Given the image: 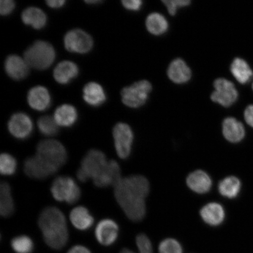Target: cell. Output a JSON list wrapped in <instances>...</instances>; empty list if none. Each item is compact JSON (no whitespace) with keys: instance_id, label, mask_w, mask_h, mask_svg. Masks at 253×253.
Listing matches in <instances>:
<instances>
[{"instance_id":"18","label":"cell","mask_w":253,"mask_h":253,"mask_svg":"<svg viewBox=\"0 0 253 253\" xmlns=\"http://www.w3.org/2000/svg\"><path fill=\"white\" fill-rule=\"evenodd\" d=\"M168 76L174 83H186L192 77L191 69L181 58H176L170 63L167 71Z\"/></svg>"},{"instance_id":"15","label":"cell","mask_w":253,"mask_h":253,"mask_svg":"<svg viewBox=\"0 0 253 253\" xmlns=\"http://www.w3.org/2000/svg\"><path fill=\"white\" fill-rule=\"evenodd\" d=\"M186 184L193 192L199 194H205L211 191L212 181L211 176L204 170H197L188 176Z\"/></svg>"},{"instance_id":"24","label":"cell","mask_w":253,"mask_h":253,"mask_svg":"<svg viewBox=\"0 0 253 253\" xmlns=\"http://www.w3.org/2000/svg\"><path fill=\"white\" fill-rule=\"evenodd\" d=\"M53 118L58 126L70 127L77 121V111L70 104H63L56 109Z\"/></svg>"},{"instance_id":"36","label":"cell","mask_w":253,"mask_h":253,"mask_svg":"<svg viewBox=\"0 0 253 253\" xmlns=\"http://www.w3.org/2000/svg\"><path fill=\"white\" fill-rule=\"evenodd\" d=\"M15 8V2L12 0H1L0 1V13L7 15L11 13Z\"/></svg>"},{"instance_id":"26","label":"cell","mask_w":253,"mask_h":253,"mask_svg":"<svg viewBox=\"0 0 253 253\" xmlns=\"http://www.w3.org/2000/svg\"><path fill=\"white\" fill-rule=\"evenodd\" d=\"M22 20L25 24L31 25L35 29L40 30L45 27L47 17L40 8L31 7L25 9L21 15Z\"/></svg>"},{"instance_id":"38","label":"cell","mask_w":253,"mask_h":253,"mask_svg":"<svg viewBox=\"0 0 253 253\" xmlns=\"http://www.w3.org/2000/svg\"><path fill=\"white\" fill-rule=\"evenodd\" d=\"M244 116L246 123L253 127V104H250L246 107Z\"/></svg>"},{"instance_id":"2","label":"cell","mask_w":253,"mask_h":253,"mask_svg":"<svg viewBox=\"0 0 253 253\" xmlns=\"http://www.w3.org/2000/svg\"><path fill=\"white\" fill-rule=\"evenodd\" d=\"M39 226L44 241L49 248L62 249L67 244L69 232L64 214L55 207H46L39 217Z\"/></svg>"},{"instance_id":"33","label":"cell","mask_w":253,"mask_h":253,"mask_svg":"<svg viewBox=\"0 0 253 253\" xmlns=\"http://www.w3.org/2000/svg\"><path fill=\"white\" fill-rule=\"evenodd\" d=\"M159 253H183V248L178 240L168 238L163 240L158 246Z\"/></svg>"},{"instance_id":"39","label":"cell","mask_w":253,"mask_h":253,"mask_svg":"<svg viewBox=\"0 0 253 253\" xmlns=\"http://www.w3.org/2000/svg\"><path fill=\"white\" fill-rule=\"evenodd\" d=\"M68 253H91L89 249L82 245H76L69 250Z\"/></svg>"},{"instance_id":"11","label":"cell","mask_w":253,"mask_h":253,"mask_svg":"<svg viewBox=\"0 0 253 253\" xmlns=\"http://www.w3.org/2000/svg\"><path fill=\"white\" fill-rule=\"evenodd\" d=\"M64 44L66 49L69 52L86 53L92 48L93 41L86 32L75 29L69 31L65 35Z\"/></svg>"},{"instance_id":"25","label":"cell","mask_w":253,"mask_h":253,"mask_svg":"<svg viewBox=\"0 0 253 253\" xmlns=\"http://www.w3.org/2000/svg\"><path fill=\"white\" fill-rule=\"evenodd\" d=\"M14 210L10 186L7 182H2L0 185V214L3 217H8L13 214Z\"/></svg>"},{"instance_id":"6","label":"cell","mask_w":253,"mask_h":253,"mask_svg":"<svg viewBox=\"0 0 253 253\" xmlns=\"http://www.w3.org/2000/svg\"><path fill=\"white\" fill-rule=\"evenodd\" d=\"M59 169L55 164L37 154L28 158L24 165L25 173L30 178L39 180L48 178Z\"/></svg>"},{"instance_id":"1","label":"cell","mask_w":253,"mask_h":253,"mask_svg":"<svg viewBox=\"0 0 253 253\" xmlns=\"http://www.w3.org/2000/svg\"><path fill=\"white\" fill-rule=\"evenodd\" d=\"M115 197L126 216L137 222L146 214L145 199L150 192V183L140 175L122 178L115 187Z\"/></svg>"},{"instance_id":"5","label":"cell","mask_w":253,"mask_h":253,"mask_svg":"<svg viewBox=\"0 0 253 253\" xmlns=\"http://www.w3.org/2000/svg\"><path fill=\"white\" fill-rule=\"evenodd\" d=\"M50 192L53 198L59 202L74 204L81 196L80 187L70 176H59L53 181Z\"/></svg>"},{"instance_id":"42","label":"cell","mask_w":253,"mask_h":253,"mask_svg":"<svg viewBox=\"0 0 253 253\" xmlns=\"http://www.w3.org/2000/svg\"><path fill=\"white\" fill-rule=\"evenodd\" d=\"M120 253H135L134 252L130 251V250L128 249H123Z\"/></svg>"},{"instance_id":"28","label":"cell","mask_w":253,"mask_h":253,"mask_svg":"<svg viewBox=\"0 0 253 253\" xmlns=\"http://www.w3.org/2000/svg\"><path fill=\"white\" fill-rule=\"evenodd\" d=\"M241 189V182L235 176L226 177L221 180L218 184V191L224 198H235L238 196Z\"/></svg>"},{"instance_id":"9","label":"cell","mask_w":253,"mask_h":253,"mask_svg":"<svg viewBox=\"0 0 253 253\" xmlns=\"http://www.w3.org/2000/svg\"><path fill=\"white\" fill-rule=\"evenodd\" d=\"M36 154L45 158L60 169L64 166L68 160V153L61 142L49 139L41 141L37 146Z\"/></svg>"},{"instance_id":"3","label":"cell","mask_w":253,"mask_h":253,"mask_svg":"<svg viewBox=\"0 0 253 253\" xmlns=\"http://www.w3.org/2000/svg\"><path fill=\"white\" fill-rule=\"evenodd\" d=\"M55 58V51L51 44L43 41H36L24 52L28 65L38 70L48 68Z\"/></svg>"},{"instance_id":"23","label":"cell","mask_w":253,"mask_h":253,"mask_svg":"<svg viewBox=\"0 0 253 253\" xmlns=\"http://www.w3.org/2000/svg\"><path fill=\"white\" fill-rule=\"evenodd\" d=\"M84 99L89 105L98 107L105 102L106 95L100 84L90 82L84 88Z\"/></svg>"},{"instance_id":"14","label":"cell","mask_w":253,"mask_h":253,"mask_svg":"<svg viewBox=\"0 0 253 253\" xmlns=\"http://www.w3.org/2000/svg\"><path fill=\"white\" fill-rule=\"evenodd\" d=\"M122 179L119 164L115 160H110L102 171L93 181L95 186L99 188H106L110 186L115 187Z\"/></svg>"},{"instance_id":"32","label":"cell","mask_w":253,"mask_h":253,"mask_svg":"<svg viewBox=\"0 0 253 253\" xmlns=\"http://www.w3.org/2000/svg\"><path fill=\"white\" fill-rule=\"evenodd\" d=\"M17 169V162L12 155L2 153L0 157V172L1 175L11 176L14 175Z\"/></svg>"},{"instance_id":"17","label":"cell","mask_w":253,"mask_h":253,"mask_svg":"<svg viewBox=\"0 0 253 253\" xmlns=\"http://www.w3.org/2000/svg\"><path fill=\"white\" fill-rule=\"evenodd\" d=\"M200 215L202 220L208 225L218 226L225 219V211L220 204L211 202L201 209Z\"/></svg>"},{"instance_id":"13","label":"cell","mask_w":253,"mask_h":253,"mask_svg":"<svg viewBox=\"0 0 253 253\" xmlns=\"http://www.w3.org/2000/svg\"><path fill=\"white\" fill-rule=\"evenodd\" d=\"M94 233L99 244L110 246L113 245L118 239L119 227L115 220L104 219L98 223Z\"/></svg>"},{"instance_id":"37","label":"cell","mask_w":253,"mask_h":253,"mask_svg":"<svg viewBox=\"0 0 253 253\" xmlns=\"http://www.w3.org/2000/svg\"><path fill=\"white\" fill-rule=\"evenodd\" d=\"M122 2L126 8L134 11L140 9L142 3L141 0H123Z\"/></svg>"},{"instance_id":"31","label":"cell","mask_w":253,"mask_h":253,"mask_svg":"<svg viewBox=\"0 0 253 253\" xmlns=\"http://www.w3.org/2000/svg\"><path fill=\"white\" fill-rule=\"evenodd\" d=\"M11 246L16 253H31L34 248L33 240L25 235L15 237L11 240Z\"/></svg>"},{"instance_id":"29","label":"cell","mask_w":253,"mask_h":253,"mask_svg":"<svg viewBox=\"0 0 253 253\" xmlns=\"http://www.w3.org/2000/svg\"><path fill=\"white\" fill-rule=\"evenodd\" d=\"M145 24L148 31L156 36L166 33L169 28V23L166 17L158 12H153L148 15Z\"/></svg>"},{"instance_id":"35","label":"cell","mask_w":253,"mask_h":253,"mask_svg":"<svg viewBox=\"0 0 253 253\" xmlns=\"http://www.w3.org/2000/svg\"><path fill=\"white\" fill-rule=\"evenodd\" d=\"M168 11L171 15H175L178 7H185L191 4L190 0H163Z\"/></svg>"},{"instance_id":"40","label":"cell","mask_w":253,"mask_h":253,"mask_svg":"<svg viewBox=\"0 0 253 253\" xmlns=\"http://www.w3.org/2000/svg\"><path fill=\"white\" fill-rule=\"evenodd\" d=\"M65 2V0H47L46 1V4L53 8L61 7Z\"/></svg>"},{"instance_id":"22","label":"cell","mask_w":253,"mask_h":253,"mask_svg":"<svg viewBox=\"0 0 253 253\" xmlns=\"http://www.w3.org/2000/svg\"><path fill=\"white\" fill-rule=\"evenodd\" d=\"M79 74L78 66L74 62L64 61L59 63L53 71V77L60 84H66L77 77Z\"/></svg>"},{"instance_id":"21","label":"cell","mask_w":253,"mask_h":253,"mask_svg":"<svg viewBox=\"0 0 253 253\" xmlns=\"http://www.w3.org/2000/svg\"><path fill=\"white\" fill-rule=\"evenodd\" d=\"M69 219L76 229L85 231L93 226L94 218L89 211L83 206H79L71 211Z\"/></svg>"},{"instance_id":"10","label":"cell","mask_w":253,"mask_h":253,"mask_svg":"<svg viewBox=\"0 0 253 253\" xmlns=\"http://www.w3.org/2000/svg\"><path fill=\"white\" fill-rule=\"evenodd\" d=\"M215 90L211 94L213 102L219 103L224 107H229L238 99L239 93L233 82L224 78H219L214 81Z\"/></svg>"},{"instance_id":"8","label":"cell","mask_w":253,"mask_h":253,"mask_svg":"<svg viewBox=\"0 0 253 253\" xmlns=\"http://www.w3.org/2000/svg\"><path fill=\"white\" fill-rule=\"evenodd\" d=\"M113 135L117 154L121 159H126L130 156L133 143L132 129L126 123H119L114 126Z\"/></svg>"},{"instance_id":"19","label":"cell","mask_w":253,"mask_h":253,"mask_svg":"<svg viewBox=\"0 0 253 253\" xmlns=\"http://www.w3.org/2000/svg\"><path fill=\"white\" fill-rule=\"evenodd\" d=\"M51 102L48 90L45 87L38 86L32 88L28 94V102L31 108L43 111L50 106Z\"/></svg>"},{"instance_id":"43","label":"cell","mask_w":253,"mask_h":253,"mask_svg":"<svg viewBox=\"0 0 253 253\" xmlns=\"http://www.w3.org/2000/svg\"><path fill=\"white\" fill-rule=\"evenodd\" d=\"M252 88H253V84H252Z\"/></svg>"},{"instance_id":"16","label":"cell","mask_w":253,"mask_h":253,"mask_svg":"<svg viewBox=\"0 0 253 253\" xmlns=\"http://www.w3.org/2000/svg\"><path fill=\"white\" fill-rule=\"evenodd\" d=\"M5 69L9 77L16 81L22 80L29 73V65L20 56L12 55L6 59Z\"/></svg>"},{"instance_id":"7","label":"cell","mask_w":253,"mask_h":253,"mask_svg":"<svg viewBox=\"0 0 253 253\" xmlns=\"http://www.w3.org/2000/svg\"><path fill=\"white\" fill-rule=\"evenodd\" d=\"M151 90L152 85L149 81L142 80L135 82L122 90L123 102L131 108H138L147 102Z\"/></svg>"},{"instance_id":"34","label":"cell","mask_w":253,"mask_h":253,"mask_svg":"<svg viewBox=\"0 0 253 253\" xmlns=\"http://www.w3.org/2000/svg\"><path fill=\"white\" fill-rule=\"evenodd\" d=\"M138 253H153V248L151 240L145 234H139L136 237Z\"/></svg>"},{"instance_id":"4","label":"cell","mask_w":253,"mask_h":253,"mask_svg":"<svg viewBox=\"0 0 253 253\" xmlns=\"http://www.w3.org/2000/svg\"><path fill=\"white\" fill-rule=\"evenodd\" d=\"M106 155L99 150L88 151L82 160L81 166L78 170L77 178L82 182L89 179L93 180L99 175L108 163Z\"/></svg>"},{"instance_id":"30","label":"cell","mask_w":253,"mask_h":253,"mask_svg":"<svg viewBox=\"0 0 253 253\" xmlns=\"http://www.w3.org/2000/svg\"><path fill=\"white\" fill-rule=\"evenodd\" d=\"M38 126L41 133L47 137L55 136L59 131V126L54 118L49 116L41 117L38 120Z\"/></svg>"},{"instance_id":"41","label":"cell","mask_w":253,"mask_h":253,"mask_svg":"<svg viewBox=\"0 0 253 253\" xmlns=\"http://www.w3.org/2000/svg\"><path fill=\"white\" fill-rule=\"evenodd\" d=\"M102 1L101 0H87L85 2L88 3V4H96V3H99Z\"/></svg>"},{"instance_id":"27","label":"cell","mask_w":253,"mask_h":253,"mask_svg":"<svg viewBox=\"0 0 253 253\" xmlns=\"http://www.w3.org/2000/svg\"><path fill=\"white\" fill-rule=\"evenodd\" d=\"M230 71L233 77L241 84L248 83L253 76V72L249 63L240 58L233 60L230 66Z\"/></svg>"},{"instance_id":"20","label":"cell","mask_w":253,"mask_h":253,"mask_svg":"<svg viewBox=\"0 0 253 253\" xmlns=\"http://www.w3.org/2000/svg\"><path fill=\"white\" fill-rule=\"evenodd\" d=\"M222 132L224 138L233 143L241 141L245 136L244 126L241 122L232 117L224 120Z\"/></svg>"},{"instance_id":"12","label":"cell","mask_w":253,"mask_h":253,"mask_svg":"<svg viewBox=\"0 0 253 253\" xmlns=\"http://www.w3.org/2000/svg\"><path fill=\"white\" fill-rule=\"evenodd\" d=\"M33 123L26 114L17 113L11 116L8 123V129L12 136L18 140H26L33 133Z\"/></svg>"}]
</instances>
